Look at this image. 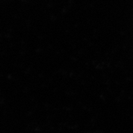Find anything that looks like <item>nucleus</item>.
Segmentation results:
<instances>
[]
</instances>
